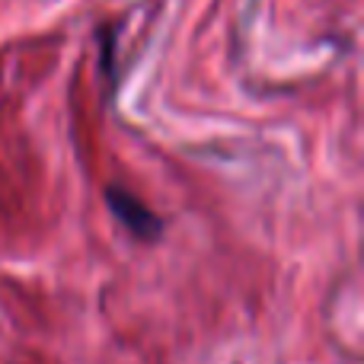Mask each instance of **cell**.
Instances as JSON below:
<instances>
[{"label": "cell", "instance_id": "6da1fadb", "mask_svg": "<svg viewBox=\"0 0 364 364\" xmlns=\"http://www.w3.org/2000/svg\"><path fill=\"white\" fill-rule=\"evenodd\" d=\"M106 201H109V208H112V214L134 233V237H141V240H157L160 237V230H164L160 218L144 205V201L134 198L132 192H125V188H119V186H109Z\"/></svg>", "mask_w": 364, "mask_h": 364}]
</instances>
